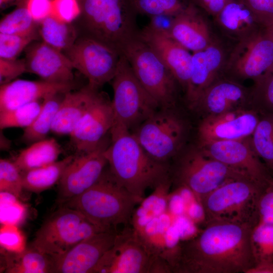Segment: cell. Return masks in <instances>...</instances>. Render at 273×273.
Masks as SVG:
<instances>
[{"label": "cell", "mask_w": 273, "mask_h": 273, "mask_svg": "<svg viewBox=\"0 0 273 273\" xmlns=\"http://www.w3.org/2000/svg\"><path fill=\"white\" fill-rule=\"evenodd\" d=\"M253 229L227 221L206 222L198 235L170 250L166 261L171 272L246 273L256 263Z\"/></svg>", "instance_id": "6da1fadb"}, {"label": "cell", "mask_w": 273, "mask_h": 273, "mask_svg": "<svg viewBox=\"0 0 273 273\" xmlns=\"http://www.w3.org/2000/svg\"><path fill=\"white\" fill-rule=\"evenodd\" d=\"M111 141L104 154L109 171L116 182L140 202L149 188L171 179L168 163L155 160L127 130L110 131Z\"/></svg>", "instance_id": "7a4b0ae2"}, {"label": "cell", "mask_w": 273, "mask_h": 273, "mask_svg": "<svg viewBox=\"0 0 273 273\" xmlns=\"http://www.w3.org/2000/svg\"><path fill=\"white\" fill-rule=\"evenodd\" d=\"M140 203L120 186L108 171L81 194L64 203L103 231L116 230L132 218L135 206Z\"/></svg>", "instance_id": "3957f363"}, {"label": "cell", "mask_w": 273, "mask_h": 273, "mask_svg": "<svg viewBox=\"0 0 273 273\" xmlns=\"http://www.w3.org/2000/svg\"><path fill=\"white\" fill-rule=\"evenodd\" d=\"M80 15L83 35L120 53L123 46L136 37L139 31L137 14L129 0H84Z\"/></svg>", "instance_id": "277c9868"}, {"label": "cell", "mask_w": 273, "mask_h": 273, "mask_svg": "<svg viewBox=\"0 0 273 273\" xmlns=\"http://www.w3.org/2000/svg\"><path fill=\"white\" fill-rule=\"evenodd\" d=\"M265 188L248 178L223 184L199 201L205 222L223 221L254 228L258 222V200Z\"/></svg>", "instance_id": "5b68a950"}, {"label": "cell", "mask_w": 273, "mask_h": 273, "mask_svg": "<svg viewBox=\"0 0 273 273\" xmlns=\"http://www.w3.org/2000/svg\"><path fill=\"white\" fill-rule=\"evenodd\" d=\"M112 81L114 120L110 131L135 129L160 108L138 80L122 54Z\"/></svg>", "instance_id": "8992f818"}, {"label": "cell", "mask_w": 273, "mask_h": 273, "mask_svg": "<svg viewBox=\"0 0 273 273\" xmlns=\"http://www.w3.org/2000/svg\"><path fill=\"white\" fill-rule=\"evenodd\" d=\"M121 53L160 108L174 107L178 83L153 50L137 35L123 46Z\"/></svg>", "instance_id": "52a82bcc"}, {"label": "cell", "mask_w": 273, "mask_h": 273, "mask_svg": "<svg viewBox=\"0 0 273 273\" xmlns=\"http://www.w3.org/2000/svg\"><path fill=\"white\" fill-rule=\"evenodd\" d=\"M240 178L251 179L245 173L207 156L199 148L184 154L171 169L172 183L190 191L199 202L223 184Z\"/></svg>", "instance_id": "ba28073f"}, {"label": "cell", "mask_w": 273, "mask_h": 273, "mask_svg": "<svg viewBox=\"0 0 273 273\" xmlns=\"http://www.w3.org/2000/svg\"><path fill=\"white\" fill-rule=\"evenodd\" d=\"M102 231H105L79 211L63 206L38 230L31 246L54 259L83 239Z\"/></svg>", "instance_id": "9c48e42d"}, {"label": "cell", "mask_w": 273, "mask_h": 273, "mask_svg": "<svg viewBox=\"0 0 273 273\" xmlns=\"http://www.w3.org/2000/svg\"><path fill=\"white\" fill-rule=\"evenodd\" d=\"M173 108H159L132 133L150 156L165 163L178 152L186 132L184 121Z\"/></svg>", "instance_id": "30bf717a"}, {"label": "cell", "mask_w": 273, "mask_h": 273, "mask_svg": "<svg viewBox=\"0 0 273 273\" xmlns=\"http://www.w3.org/2000/svg\"><path fill=\"white\" fill-rule=\"evenodd\" d=\"M74 69L88 80V84L99 89L112 80L121 54L92 37L82 35L65 51Z\"/></svg>", "instance_id": "8fae6325"}, {"label": "cell", "mask_w": 273, "mask_h": 273, "mask_svg": "<svg viewBox=\"0 0 273 273\" xmlns=\"http://www.w3.org/2000/svg\"><path fill=\"white\" fill-rule=\"evenodd\" d=\"M272 65L273 35L265 27L237 42L223 70L236 77L255 80Z\"/></svg>", "instance_id": "7c38bea8"}, {"label": "cell", "mask_w": 273, "mask_h": 273, "mask_svg": "<svg viewBox=\"0 0 273 273\" xmlns=\"http://www.w3.org/2000/svg\"><path fill=\"white\" fill-rule=\"evenodd\" d=\"M157 256L134 231L128 229L118 233L114 244L94 273H150Z\"/></svg>", "instance_id": "4fadbf2b"}, {"label": "cell", "mask_w": 273, "mask_h": 273, "mask_svg": "<svg viewBox=\"0 0 273 273\" xmlns=\"http://www.w3.org/2000/svg\"><path fill=\"white\" fill-rule=\"evenodd\" d=\"M207 156L245 173L253 181L266 188L273 174L255 152L251 143L245 139L220 141L200 145Z\"/></svg>", "instance_id": "5bb4252c"}, {"label": "cell", "mask_w": 273, "mask_h": 273, "mask_svg": "<svg viewBox=\"0 0 273 273\" xmlns=\"http://www.w3.org/2000/svg\"><path fill=\"white\" fill-rule=\"evenodd\" d=\"M109 144L105 138L94 150L75 155L59 181L60 203L81 194L99 179L108 164L104 153Z\"/></svg>", "instance_id": "9a60e30c"}, {"label": "cell", "mask_w": 273, "mask_h": 273, "mask_svg": "<svg viewBox=\"0 0 273 273\" xmlns=\"http://www.w3.org/2000/svg\"><path fill=\"white\" fill-rule=\"evenodd\" d=\"M116 230L102 231L80 241L63 255L53 259V272L94 273L100 260L114 244Z\"/></svg>", "instance_id": "2e32d148"}, {"label": "cell", "mask_w": 273, "mask_h": 273, "mask_svg": "<svg viewBox=\"0 0 273 273\" xmlns=\"http://www.w3.org/2000/svg\"><path fill=\"white\" fill-rule=\"evenodd\" d=\"M113 112L110 101L100 93L97 99L69 134L75 150V155L90 152L97 148L112 127Z\"/></svg>", "instance_id": "e0dca14e"}, {"label": "cell", "mask_w": 273, "mask_h": 273, "mask_svg": "<svg viewBox=\"0 0 273 273\" xmlns=\"http://www.w3.org/2000/svg\"><path fill=\"white\" fill-rule=\"evenodd\" d=\"M259 120L255 112L239 109L209 115L198 126L200 146L212 142L245 139L252 135Z\"/></svg>", "instance_id": "ac0fdd59"}, {"label": "cell", "mask_w": 273, "mask_h": 273, "mask_svg": "<svg viewBox=\"0 0 273 273\" xmlns=\"http://www.w3.org/2000/svg\"><path fill=\"white\" fill-rule=\"evenodd\" d=\"M26 72L42 80L60 83H73V66L68 57L44 41L32 43L24 59Z\"/></svg>", "instance_id": "d6986e66"}, {"label": "cell", "mask_w": 273, "mask_h": 273, "mask_svg": "<svg viewBox=\"0 0 273 273\" xmlns=\"http://www.w3.org/2000/svg\"><path fill=\"white\" fill-rule=\"evenodd\" d=\"M226 60L224 49L215 40L204 49L193 53L192 70L185 90L191 107L217 79Z\"/></svg>", "instance_id": "ffe728a7"}, {"label": "cell", "mask_w": 273, "mask_h": 273, "mask_svg": "<svg viewBox=\"0 0 273 273\" xmlns=\"http://www.w3.org/2000/svg\"><path fill=\"white\" fill-rule=\"evenodd\" d=\"M138 37L158 56L185 92L192 70L190 51L169 35L156 32L147 26L139 31Z\"/></svg>", "instance_id": "44dd1931"}, {"label": "cell", "mask_w": 273, "mask_h": 273, "mask_svg": "<svg viewBox=\"0 0 273 273\" xmlns=\"http://www.w3.org/2000/svg\"><path fill=\"white\" fill-rule=\"evenodd\" d=\"M75 82L54 83L43 80H14L1 85L0 112L9 110L41 100L53 94L74 90Z\"/></svg>", "instance_id": "7402d4cb"}, {"label": "cell", "mask_w": 273, "mask_h": 273, "mask_svg": "<svg viewBox=\"0 0 273 273\" xmlns=\"http://www.w3.org/2000/svg\"><path fill=\"white\" fill-rule=\"evenodd\" d=\"M198 7L191 2L176 15L169 35L193 53L213 42L208 24Z\"/></svg>", "instance_id": "603a6c76"}, {"label": "cell", "mask_w": 273, "mask_h": 273, "mask_svg": "<svg viewBox=\"0 0 273 273\" xmlns=\"http://www.w3.org/2000/svg\"><path fill=\"white\" fill-rule=\"evenodd\" d=\"M100 92L88 84L78 90L66 93L54 119L51 132L70 134L92 107Z\"/></svg>", "instance_id": "cb8c5ba5"}, {"label": "cell", "mask_w": 273, "mask_h": 273, "mask_svg": "<svg viewBox=\"0 0 273 273\" xmlns=\"http://www.w3.org/2000/svg\"><path fill=\"white\" fill-rule=\"evenodd\" d=\"M214 18L221 31L237 42L267 27L240 0L229 2Z\"/></svg>", "instance_id": "d4e9b609"}, {"label": "cell", "mask_w": 273, "mask_h": 273, "mask_svg": "<svg viewBox=\"0 0 273 273\" xmlns=\"http://www.w3.org/2000/svg\"><path fill=\"white\" fill-rule=\"evenodd\" d=\"M245 88L231 79L216 80L192 107L202 108L211 115L219 114L234 109L246 98Z\"/></svg>", "instance_id": "484cf974"}, {"label": "cell", "mask_w": 273, "mask_h": 273, "mask_svg": "<svg viewBox=\"0 0 273 273\" xmlns=\"http://www.w3.org/2000/svg\"><path fill=\"white\" fill-rule=\"evenodd\" d=\"M3 250L5 272H53V259L32 246L18 253Z\"/></svg>", "instance_id": "4316f807"}, {"label": "cell", "mask_w": 273, "mask_h": 273, "mask_svg": "<svg viewBox=\"0 0 273 273\" xmlns=\"http://www.w3.org/2000/svg\"><path fill=\"white\" fill-rule=\"evenodd\" d=\"M22 150L14 161L21 172L42 167L56 161L62 148L54 138L45 139Z\"/></svg>", "instance_id": "83f0119b"}, {"label": "cell", "mask_w": 273, "mask_h": 273, "mask_svg": "<svg viewBox=\"0 0 273 273\" xmlns=\"http://www.w3.org/2000/svg\"><path fill=\"white\" fill-rule=\"evenodd\" d=\"M74 157L71 155L46 166L21 172L24 189L39 193L51 188L59 181Z\"/></svg>", "instance_id": "f1b7e54d"}, {"label": "cell", "mask_w": 273, "mask_h": 273, "mask_svg": "<svg viewBox=\"0 0 273 273\" xmlns=\"http://www.w3.org/2000/svg\"><path fill=\"white\" fill-rule=\"evenodd\" d=\"M65 93L53 94L43 100L41 110L36 118L24 130L21 136L22 142L31 144L46 139L47 134L51 131L54 119Z\"/></svg>", "instance_id": "f546056e"}, {"label": "cell", "mask_w": 273, "mask_h": 273, "mask_svg": "<svg viewBox=\"0 0 273 273\" xmlns=\"http://www.w3.org/2000/svg\"><path fill=\"white\" fill-rule=\"evenodd\" d=\"M39 35L43 41L60 51H66L77 39L75 28L51 15L40 23Z\"/></svg>", "instance_id": "4dcf8cb0"}, {"label": "cell", "mask_w": 273, "mask_h": 273, "mask_svg": "<svg viewBox=\"0 0 273 273\" xmlns=\"http://www.w3.org/2000/svg\"><path fill=\"white\" fill-rule=\"evenodd\" d=\"M251 136L255 152L273 174V115L260 119Z\"/></svg>", "instance_id": "1f68e13d"}, {"label": "cell", "mask_w": 273, "mask_h": 273, "mask_svg": "<svg viewBox=\"0 0 273 273\" xmlns=\"http://www.w3.org/2000/svg\"><path fill=\"white\" fill-rule=\"evenodd\" d=\"M36 24L26 6H20L2 19L0 33L20 36L37 34Z\"/></svg>", "instance_id": "d6a6232c"}, {"label": "cell", "mask_w": 273, "mask_h": 273, "mask_svg": "<svg viewBox=\"0 0 273 273\" xmlns=\"http://www.w3.org/2000/svg\"><path fill=\"white\" fill-rule=\"evenodd\" d=\"M42 101H36L13 109L0 112L1 130L29 126L40 112Z\"/></svg>", "instance_id": "836d02e7"}, {"label": "cell", "mask_w": 273, "mask_h": 273, "mask_svg": "<svg viewBox=\"0 0 273 273\" xmlns=\"http://www.w3.org/2000/svg\"><path fill=\"white\" fill-rule=\"evenodd\" d=\"M136 14L151 17L162 14H177L184 10L190 0H129Z\"/></svg>", "instance_id": "e575fe53"}, {"label": "cell", "mask_w": 273, "mask_h": 273, "mask_svg": "<svg viewBox=\"0 0 273 273\" xmlns=\"http://www.w3.org/2000/svg\"><path fill=\"white\" fill-rule=\"evenodd\" d=\"M251 244L256 263L273 261V224L258 223L252 231Z\"/></svg>", "instance_id": "d590c367"}, {"label": "cell", "mask_w": 273, "mask_h": 273, "mask_svg": "<svg viewBox=\"0 0 273 273\" xmlns=\"http://www.w3.org/2000/svg\"><path fill=\"white\" fill-rule=\"evenodd\" d=\"M0 220L1 224L18 225L25 218L26 207L18 198L7 192L0 193Z\"/></svg>", "instance_id": "8d00e7d4"}, {"label": "cell", "mask_w": 273, "mask_h": 273, "mask_svg": "<svg viewBox=\"0 0 273 273\" xmlns=\"http://www.w3.org/2000/svg\"><path fill=\"white\" fill-rule=\"evenodd\" d=\"M23 189L21 172L14 161L1 159L0 192L9 193L18 198Z\"/></svg>", "instance_id": "74e56055"}, {"label": "cell", "mask_w": 273, "mask_h": 273, "mask_svg": "<svg viewBox=\"0 0 273 273\" xmlns=\"http://www.w3.org/2000/svg\"><path fill=\"white\" fill-rule=\"evenodd\" d=\"M255 81L254 99L265 115H273V67Z\"/></svg>", "instance_id": "f35d334b"}, {"label": "cell", "mask_w": 273, "mask_h": 273, "mask_svg": "<svg viewBox=\"0 0 273 273\" xmlns=\"http://www.w3.org/2000/svg\"><path fill=\"white\" fill-rule=\"evenodd\" d=\"M38 34L29 36L0 33V58L16 59L34 41Z\"/></svg>", "instance_id": "ab89813d"}, {"label": "cell", "mask_w": 273, "mask_h": 273, "mask_svg": "<svg viewBox=\"0 0 273 273\" xmlns=\"http://www.w3.org/2000/svg\"><path fill=\"white\" fill-rule=\"evenodd\" d=\"M1 248L11 252H21L26 248L25 237L15 224H2L0 229Z\"/></svg>", "instance_id": "60d3db41"}, {"label": "cell", "mask_w": 273, "mask_h": 273, "mask_svg": "<svg viewBox=\"0 0 273 273\" xmlns=\"http://www.w3.org/2000/svg\"><path fill=\"white\" fill-rule=\"evenodd\" d=\"M81 13V8L76 0H52L51 15L63 22L70 24Z\"/></svg>", "instance_id": "b9f144b4"}, {"label": "cell", "mask_w": 273, "mask_h": 273, "mask_svg": "<svg viewBox=\"0 0 273 273\" xmlns=\"http://www.w3.org/2000/svg\"><path fill=\"white\" fill-rule=\"evenodd\" d=\"M26 72L24 59H7L0 58V84L3 85L14 80Z\"/></svg>", "instance_id": "7bdbcfd3"}, {"label": "cell", "mask_w": 273, "mask_h": 273, "mask_svg": "<svg viewBox=\"0 0 273 273\" xmlns=\"http://www.w3.org/2000/svg\"><path fill=\"white\" fill-rule=\"evenodd\" d=\"M258 222L273 224V180L261 193L257 204Z\"/></svg>", "instance_id": "ee69618b"}, {"label": "cell", "mask_w": 273, "mask_h": 273, "mask_svg": "<svg viewBox=\"0 0 273 273\" xmlns=\"http://www.w3.org/2000/svg\"><path fill=\"white\" fill-rule=\"evenodd\" d=\"M267 27L273 25V0H240Z\"/></svg>", "instance_id": "f6af8a7d"}, {"label": "cell", "mask_w": 273, "mask_h": 273, "mask_svg": "<svg viewBox=\"0 0 273 273\" xmlns=\"http://www.w3.org/2000/svg\"><path fill=\"white\" fill-rule=\"evenodd\" d=\"M26 7L33 19L40 23L51 15L52 0H26Z\"/></svg>", "instance_id": "bcb514c9"}, {"label": "cell", "mask_w": 273, "mask_h": 273, "mask_svg": "<svg viewBox=\"0 0 273 273\" xmlns=\"http://www.w3.org/2000/svg\"><path fill=\"white\" fill-rule=\"evenodd\" d=\"M176 15L162 14L151 16L147 26L156 32L169 35Z\"/></svg>", "instance_id": "7dc6e473"}, {"label": "cell", "mask_w": 273, "mask_h": 273, "mask_svg": "<svg viewBox=\"0 0 273 273\" xmlns=\"http://www.w3.org/2000/svg\"><path fill=\"white\" fill-rule=\"evenodd\" d=\"M232 1L233 0H190L200 9L214 17Z\"/></svg>", "instance_id": "c3c4849f"}, {"label": "cell", "mask_w": 273, "mask_h": 273, "mask_svg": "<svg viewBox=\"0 0 273 273\" xmlns=\"http://www.w3.org/2000/svg\"><path fill=\"white\" fill-rule=\"evenodd\" d=\"M246 273H273V261L264 260L258 262Z\"/></svg>", "instance_id": "681fc988"}, {"label": "cell", "mask_w": 273, "mask_h": 273, "mask_svg": "<svg viewBox=\"0 0 273 273\" xmlns=\"http://www.w3.org/2000/svg\"><path fill=\"white\" fill-rule=\"evenodd\" d=\"M11 146V141L2 133L1 132V150H8Z\"/></svg>", "instance_id": "f907efd6"}, {"label": "cell", "mask_w": 273, "mask_h": 273, "mask_svg": "<svg viewBox=\"0 0 273 273\" xmlns=\"http://www.w3.org/2000/svg\"><path fill=\"white\" fill-rule=\"evenodd\" d=\"M26 0H0V6L1 8L6 7L12 4L21 3Z\"/></svg>", "instance_id": "816d5d0a"}, {"label": "cell", "mask_w": 273, "mask_h": 273, "mask_svg": "<svg viewBox=\"0 0 273 273\" xmlns=\"http://www.w3.org/2000/svg\"><path fill=\"white\" fill-rule=\"evenodd\" d=\"M269 28L270 29L273 35V25L271 27H269Z\"/></svg>", "instance_id": "f5cc1de1"}, {"label": "cell", "mask_w": 273, "mask_h": 273, "mask_svg": "<svg viewBox=\"0 0 273 273\" xmlns=\"http://www.w3.org/2000/svg\"><path fill=\"white\" fill-rule=\"evenodd\" d=\"M272 66L273 67V65H272Z\"/></svg>", "instance_id": "db71d44e"}]
</instances>
